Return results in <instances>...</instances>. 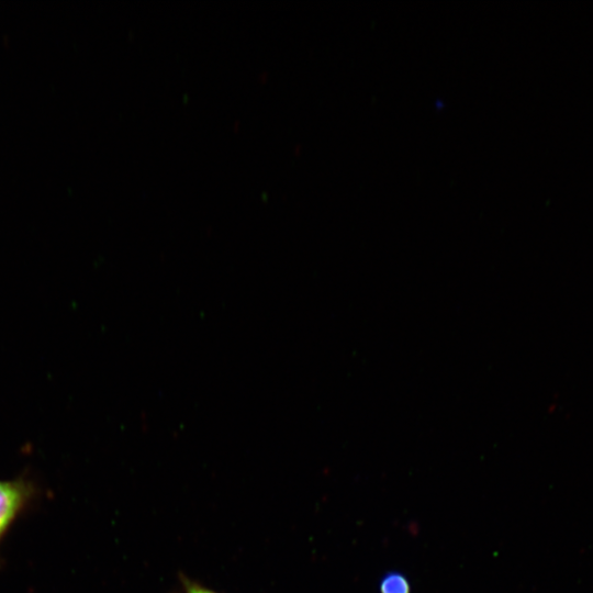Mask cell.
Segmentation results:
<instances>
[{
    "label": "cell",
    "instance_id": "1",
    "mask_svg": "<svg viewBox=\"0 0 593 593\" xmlns=\"http://www.w3.org/2000/svg\"><path fill=\"white\" fill-rule=\"evenodd\" d=\"M36 490L25 477L0 480V542L13 522L34 500Z\"/></svg>",
    "mask_w": 593,
    "mask_h": 593
},
{
    "label": "cell",
    "instance_id": "3",
    "mask_svg": "<svg viewBox=\"0 0 593 593\" xmlns=\"http://www.w3.org/2000/svg\"><path fill=\"white\" fill-rule=\"evenodd\" d=\"M181 582L184 589V593H216L213 590H210L190 579L187 577L181 578Z\"/></svg>",
    "mask_w": 593,
    "mask_h": 593
},
{
    "label": "cell",
    "instance_id": "2",
    "mask_svg": "<svg viewBox=\"0 0 593 593\" xmlns=\"http://www.w3.org/2000/svg\"><path fill=\"white\" fill-rule=\"evenodd\" d=\"M380 593H411L409 580L400 572L384 574L379 583Z\"/></svg>",
    "mask_w": 593,
    "mask_h": 593
}]
</instances>
